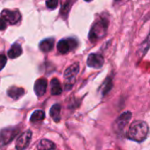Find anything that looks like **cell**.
I'll return each instance as SVG.
<instances>
[{
  "label": "cell",
  "mask_w": 150,
  "mask_h": 150,
  "mask_svg": "<svg viewBox=\"0 0 150 150\" xmlns=\"http://www.w3.org/2000/svg\"><path fill=\"white\" fill-rule=\"evenodd\" d=\"M149 134V127L146 122L137 120L133 122L130 127L129 130L127 132V138L134 141L141 142L144 141Z\"/></svg>",
  "instance_id": "6da1fadb"
},
{
  "label": "cell",
  "mask_w": 150,
  "mask_h": 150,
  "mask_svg": "<svg viewBox=\"0 0 150 150\" xmlns=\"http://www.w3.org/2000/svg\"><path fill=\"white\" fill-rule=\"evenodd\" d=\"M107 26L108 24L106 22V20L105 19H101L97 21L91 27L90 33H89V39L91 42H95L98 40H99L100 38L104 37L106 30H107Z\"/></svg>",
  "instance_id": "7a4b0ae2"
},
{
  "label": "cell",
  "mask_w": 150,
  "mask_h": 150,
  "mask_svg": "<svg viewBox=\"0 0 150 150\" xmlns=\"http://www.w3.org/2000/svg\"><path fill=\"white\" fill-rule=\"evenodd\" d=\"M79 72V64L74 63L71 66H69L64 73V77L66 79V88L70 89V87L74 84L76 76Z\"/></svg>",
  "instance_id": "3957f363"
},
{
  "label": "cell",
  "mask_w": 150,
  "mask_h": 150,
  "mask_svg": "<svg viewBox=\"0 0 150 150\" xmlns=\"http://www.w3.org/2000/svg\"><path fill=\"white\" fill-rule=\"evenodd\" d=\"M76 47V41L73 39H64L60 40L57 44V49L62 54H67Z\"/></svg>",
  "instance_id": "277c9868"
},
{
  "label": "cell",
  "mask_w": 150,
  "mask_h": 150,
  "mask_svg": "<svg viewBox=\"0 0 150 150\" xmlns=\"http://www.w3.org/2000/svg\"><path fill=\"white\" fill-rule=\"evenodd\" d=\"M32 139V132L31 131H25L24 132L17 140L16 142V149L17 150H25L29 145Z\"/></svg>",
  "instance_id": "5b68a950"
},
{
  "label": "cell",
  "mask_w": 150,
  "mask_h": 150,
  "mask_svg": "<svg viewBox=\"0 0 150 150\" xmlns=\"http://www.w3.org/2000/svg\"><path fill=\"white\" fill-rule=\"evenodd\" d=\"M18 131V130L14 128H6L2 130L0 133V144L3 146L9 143L14 138V136H16Z\"/></svg>",
  "instance_id": "8992f818"
},
{
  "label": "cell",
  "mask_w": 150,
  "mask_h": 150,
  "mask_svg": "<svg viewBox=\"0 0 150 150\" xmlns=\"http://www.w3.org/2000/svg\"><path fill=\"white\" fill-rule=\"evenodd\" d=\"M104 57L99 54H91L87 59V65L91 68L99 69L104 65Z\"/></svg>",
  "instance_id": "52a82bcc"
},
{
  "label": "cell",
  "mask_w": 150,
  "mask_h": 150,
  "mask_svg": "<svg viewBox=\"0 0 150 150\" xmlns=\"http://www.w3.org/2000/svg\"><path fill=\"white\" fill-rule=\"evenodd\" d=\"M3 18L5 21H8L10 24L13 25L19 21L21 16L18 11H10V10H4L1 13Z\"/></svg>",
  "instance_id": "ba28073f"
},
{
  "label": "cell",
  "mask_w": 150,
  "mask_h": 150,
  "mask_svg": "<svg viewBox=\"0 0 150 150\" xmlns=\"http://www.w3.org/2000/svg\"><path fill=\"white\" fill-rule=\"evenodd\" d=\"M132 118V113L130 112H126L124 113H122L116 120L115 122V127H116V130L118 131H121L124 129V127L127 125V123L130 121Z\"/></svg>",
  "instance_id": "9c48e42d"
},
{
  "label": "cell",
  "mask_w": 150,
  "mask_h": 150,
  "mask_svg": "<svg viewBox=\"0 0 150 150\" xmlns=\"http://www.w3.org/2000/svg\"><path fill=\"white\" fill-rule=\"evenodd\" d=\"M47 87V81L45 78H40L35 82L34 91L38 97H41L45 94Z\"/></svg>",
  "instance_id": "30bf717a"
},
{
  "label": "cell",
  "mask_w": 150,
  "mask_h": 150,
  "mask_svg": "<svg viewBox=\"0 0 150 150\" xmlns=\"http://www.w3.org/2000/svg\"><path fill=\"white\" fill-rule=\"evenodd\" d=\"M7 93H8V96H9L10 98H13V99H18V98H19L21 96L24 95L25 91H24V89H22V88L11 87V88H10V89L8 90Z\"/></svg>",
  "instance_id": "8fae6325"
},
{
  "label": "cell",
  "mask_w": 150,
  "mask_h": 150,
  "mask_svg": "<svg viewBox=\"0 0 150 150\" xmlns=\"http://www.w3.org/2000/svg\"><path fill=\"white\" fill-rule=\"evenodd\" d=\"M54 39H46V40H42L40 43V49L45 53L49 52L54 47Z\"/></svg>",
  "instance_id": "7c38bea8"
},
{
  "label": "cell",
  "mask_w": 150,
  "mask_h": 150,
  "mask_svg": "<svg viewBox=\"0 0 150 150\" xmlns=\"http://www.w3.org/2000/svg\"><path fill=\"white\" fill-rule=\"evenodd\" d=\"M62 92V88L57 78H54L51 81V94L54 96L60 95Z\"/></svg>",
  "instance_id": "4fadbf2b"
},
{
  "label": "cell",
  "mask_w": 150,
  "mask_h": 150,
  "mask_svg": "<svg viewBox=\"0 0 150 150\" xmlns=\"http://www.w3.org/2000/svg\"><path fill=\"white\" fill-rule=\"evenodd\" d=\"M50 116L55 122L61 120V105L58 104L54 105L50 109Z\"/></svg>",
  "instance_id": "5bb4252c"
},
{
  "label": "cell",
  "mask_w": 150,
  "mask_h": 150,
  "mask_svg": "<svg viewBox=\"0 0 150 150\" xmlns=\"http://www.w3.org/2000/svg\"><path fill=\"white\" fill-rule=\"evenodd\" d=\"M22 54V48L21 46L18 43H15L11 46V49L8 51V56L11 59L13 58H17L18 56H19Z\"/></svg>",
  "instance_id": "9a60e30c"
},
{
  "label": "cell",
  "mask_w": 150,
  "mask_h": 150,
  "mask_svg": "<svg viewBox=\"0 0 150 150\" xmlns=\"http://www.w3.org/2000/svg\"><path fill=\"white\" fill-rule=\"evenodd\" d=\"M37 148L38 150H54L55 149V145L51 141L43 139L39 142Z\"/></svg>",
  "instance_id": "2e32d148"
},
{
  "label": "cell",
  "mask_w": 150,
  "mask_h": 150,
  "mask_svg": "<svg viewBox=\"0 0 150 150\" xmlns=\"http://www.w3.org/2000/svg\"><path fill=\"white\" fill-rule=\"evenodd\" d=\"M150 47V32L149 33V36L147 37V39L142 42V44L139 47V51H138V54L140 55V57H142L146 54V53L149 51Z\"/></svg>",
  "instance_id": "e0dca14e"
},
{
  "label": "cell",
  "mask_w": 150,
  "mask_h": 150,
  "mask_svg": "<svg viewBox=\"0 0 150 150\" xmlns=\"http://www.w3.org/2000/svg\"><path fill=\"white\" fill-rule=\"evenodd\" d=\"M44 119H45V112L41 110H37L32 114L30 120L32 122H38L43 120Z\"/></svg>",
  "instance_id": "ac0fdd59"
},
{
  "label": "cell",
  "mask_w": 150,
  "mask_h": 150,
  "mask_svg": "<svg viewBox=\"0 0 150 150\" xmlns=\"http://www.w3.org/2000/svg\"><path fill=\"white\" fill-rule=\"evenodd\" d=\"M46 5L49 9H55L58 5V0H47Z\"/></svg>",
  "instance_id": "d6986e66"
},
{
  "label": "cell",
  "mask_w": 150,
  "mask_h": 150,
  "mask_svg": "<svg viewBox=\"0 0 150 150\" xmlns=\"http://www.w3.org/2000/svg\"><path fill=\"white\" fill-rule=\"evenodd\" d=\"M104 87L105 88L103 89V95H105V93H107L110 91V89L112 87V81H111V79H107L105 81V83H104Z\"/></svg>",
  "instance_id": "ffe728a7"
},
{
  "label": "cell",
  "mask_w": 150,
  "mask_h": 150,
  "mask_svg": "<svg viewBox=\"0 0 150 150\" xmlns=\"http://www.w3.org/2000/svg\"><path fill=\"white\" fill-rule=\"evenodd\" d=\"M6 56L4 54H0V70H2L4 69V67L6 64Z\"/></svg>",
  "instance_id": "44dd1931"
},
{
  "label": "cell",
  "mask_w": 150,
  "mask_h": 150,
  "mask_svg": "<svg viewBox=\"0 0 150 150\" xmlns=\"http://www.w3.org/2000/svg\"><path fill=\"white\" fill-rule=\"evenodd\" d=\"M6 27V22L4 18H0V31L1 30H4V28Z\"/></svg>",
  "instance_id": "7402d4cb"
},
{
  "label": "cell",
  "mask_w": 150,
  "mask_h": 150,
  "mask_svg": "<svg viewBox=\"0 0 150 150\" xmlns=\"http://www.w3.org/2000/svg\"><path fill=\"white\" fill-rule=\"evenodd\" d=\"M85 1H87V2H90V1H91V0H85Z\"/></svg>",
  "instance_id": "603a6c76"
},
{
  "label": "cell",
  "mask_w": 150,
  "mask_h": 150,
  "mask_svg": "<svg viewBox=\"0 0 150 150\" xmlns=\"http://www.w3.org/2000/svg\"><path fill=\"white\" fill-rule=\"evenodd\" d=\"M116 1H119V0H116Z\"/></svg>",
  "instance_id": "cb8c5ba5"
}]
</instances>
